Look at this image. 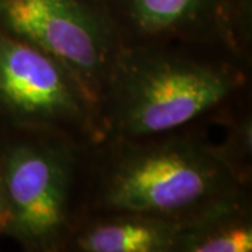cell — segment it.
<instances>
[{
    "instance_id": "6da1fadb",
    "label": "cell",
    "mask_w": 252,
    "mask_h": 252,
    "mask_svg": "<svg viewBox=\"0 0 252 252\" xmlns=\"http://www.w3.org/2000/svg\"><path fill=\"white\" fill-rule=\"evenodd\" d=\"M251 172L196 124L153 137L101 139L87 152L80 220L139 213L187 221L251 195Z\"/></svg>"
},
{
    "instance_id": "7a4b0ae2",
    "label": "cell",
    "mask_w": 252,
    "mask_h": 252,
    "mask_svg": "<svg viewBox=\"0 0 252 252\" xmlns=\"http://www.w3.org/2000/svg\"><path fill=\"white\" fill-rule=\"evenodd\" d=\"M251 59L221 45H124L101 91V139H143L198 124L250 90ZM99 139V140H101Z\"/></svg>"
},
{
    "instance_id": "3957f363",
    "label": "cell",
    "mask_w": 252,
    "mask_h": 252,
    "mask_svg": "<svg viewBox=\"0 0 252 252\" xmlns=\"http://www.w3.org/2000/svg\"><path fill=\"white\" fill-rule=\"evenodd\" d=\"M91 143L48 129L0 127L10 238L28 252H63L79 224Z\"/></svg>"
},
{
    "instance_id": "277c9868",
    "label": "cell",
    "mask_w": 252,
    "mask_h": 252,
    "mask_svg": "<svg viewBox=\"0 0 252 252\" xmlns=\"http://www.w3.org/2000/svg\"><path fill=\"white\" fill-rule=\"evenodd\" d=\"M0 127L101 139L97 107L62 63L0 27Z\"/></svg>"
},
{
    "instance_id": "5b68a950",
    "label": "cell",
    "mask_w": 252,
    "mask_h": 252,
    "mask_svg": "<svg viewBox=\"0 0 252 252\" xmlns=\"http://www.w3.org/2000/svg\"><path fill=\"white\" fill-rule=\"evenodd\" d=\"M0 27L59 61L97 107L124 48L104 0H0Z\"/></svg>"
},
{
    "instance_id": "8992f818",
    "label": "cell",
    "mask_w": 252,
    "mask_h": 252,
    "mask_svg": "<svg viewBox=\"0 0 252 252\" xmlns=\"http://www.w3.org/2000/svg\"><path fill=\"white\" fill-rule=\"evenodd\" d=\"M124 45L203 42L251 58L252 0H104Z\"/></svg>"
},
{
    "instance_id": "52a82bcc",
    "label": "cell",
    "mask_w": 252,
    "mask_h": 252,
    "mask_svg": "<svg viewBox=\"0 0 252 252\" xmlns=\"http://www.w3.org/2000/svg\"><path fill=\"white\" fill-rule=\"evenodd\" d=\"M182 221L139 213L89 216L74 227L64 251L175 252Z\"/></svg>"
},
{
    "instance_id": "ba28073f",
    "label": "cell",
    "mask_w": 252,
    "mask_h": 252,
    "mask_svg": "<svg viewBox=\"0 0 252 252\" xmlns=\"http://www.w3.org/2000/svg\"><path fill=\"white\" fill-rule=\"evenodd\" d=\"M252 251L251 195L231 199L182 221L175 252Z\"/></svg>"
},
{
    "instance_id": "9c48e42d",
    "label": "cell",
    "mask_w": 252,
    "mask_h": 252,
    "mask_svg": "<svg viewBox=\"0 0 252 252\" xmlns=\"http://www.w3.org/2000/svg\"><path fill=\"white\" fill-rule=\"evenodd\" d=\"M7 202H6V193H4V185H3V175H1V167H0V241L6 238L7 231Z\"/></svg>"
}]
</instances>
